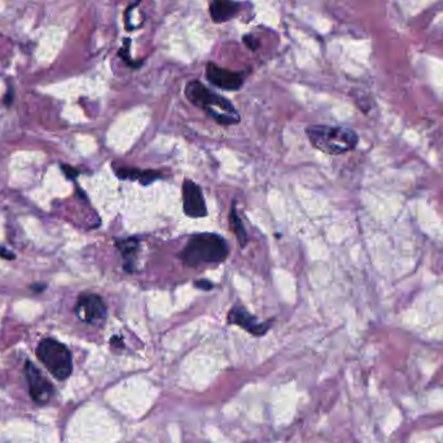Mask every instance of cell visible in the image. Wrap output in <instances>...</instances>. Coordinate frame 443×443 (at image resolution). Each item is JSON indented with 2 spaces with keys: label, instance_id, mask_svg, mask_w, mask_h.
<instances>
[{
  "label": "cell",
  "instance_id": "obj_1",
  "mask_svg": "<svg viewBox=\"0 0 443 443\" xmlns=\"http://www.w3.org/2000/svg\"><path fill=\"white\" fill-rule=\"evenodd\" d=\"M230 254L226 240L217 233H204L190 236V242L180 252V259L190 267L201 264H223Z\"/></svg>",
  "mask_w": 443,
  "mask_h": 443
},
{
  "label": "cell",
  "instance_id": "obj_2",
  "mask_svg": "<svg viewBox=\"0 0 443 443\" xmlns=\"http://www.w3.org/2000/svg\"><path fill=\"white\" fill-rule=\"evenodd\" d=\"M186 96L193 106L202 109L219 125L230 126L240 122V115L231 101L223 96L211 92L199 81H192L186 86Z\"/></svg>",
  "mask_w": 443,
  "mask_h": 443
},
{
  "label": "cell",
  "instance_id": "obj_3",
  "mask_svg": "<svg viewBox=\"0 0 443 443\" xmlns=\"http://www.w3.org/2000/svg\"><path fill=\"white\" fill-rule=\"evenodd\" d=\"M311 146L329 156H341L358 147L359 135L350 127L315 125L306 130Z\"/></svg>",
  "mask_w": 443,
  "mask_h": 443
},
{
  "label": "cell",
  "instance_id": "obj_4",
  "mask_svg": "<svg viewBox=\"0 0 443 443\" xmlns=\"http://www.w3.org/2000/svg\"><path fill=\"white\" fill-rule=\"evenodd\" d=\"M37 357L57 380H66L73 372V358L69 348L53 338H44L39 342Z\"/></svg>",
  "mask_w": 443,
  "mask_h": 443
},
{
  "label": "cell",
  "instance_id": "obj_5",
  "mask_svg": "<svg viewBox=\"0 0 443 443\" xmlns=\"http://www.w3.org/2000/svg\"><path fill=\"white\" fill-rule=\"evenodd\" d=\"M74 311L79 320L88 324L101 323L106 320L108 315V310L103 298L94 293L79 295Z\"/></svg>",
  "mask_w": 443,
  "mask_h": 443
},
{
  "label": "cell",
  "instance_id": "obj_6",
  "mask_svg": "<svg viewBox=\"0 0 443 443\" xmlns=\"http://www.w3.org/2000/svg\"><path fill=\"white\" fill-rule=\"evenodd\" d=\"M25 375L32 401L37 404H46L51 401L55 394L52 384L46 379V376L30 360H28L25 364Z\"/></svg>",
  "mask_w": 443,
  "mask_h": 443
},
{
  "label": "cell",
  "instance_id": "obj_7",
  "mask_svg": "<svg viewBox=\"0 0 443 443\" xmlns=\"http://www.w3.org/2000/svg\"><path fill=\"white\" fill-rule=\"evenodd\" d=\"M227 320L230 324L243 328L244 331L257 337L264 336L271 328V322H261L258 317H254L242 306L233 307L227 315Z\"/></svg>",
  "mask_w": 443,
  "mask_h": 443
},
{
  "label": "cell",
  "instance_id": "obj_8",
  "mask_svg": "<svg viewBox=\"0 0 443 443\" xmlns=\"http://www.w3.org/2000/svg\"><path fill=\"white\" fill-rule=\"evenodd\" d=\"M183 209L190 218H204L208 215L202 190L193 180L183 181Z\"/></svg>",
  "mask_w": 443,
  "mask_h": 443
},
{
  "label": "cell",
  "instance_id": "obj_9",
  "mask_svg": "<svg viewBox=\"0 0 443 443\" xmlns=\"http://www.w3.org/2000/svg\"><path fill=\"white\" fill-rule=\"evenodd\" d=\"M206 78L213 85L227 91H237L244 83L243 74L223 69L213 63L206 66Z\"/></svg>",
  "mask_w": 443,
  "mask_h": 443
},
{
  "label": "cell",
  "instance_id": "obj_10",
  "mask_svg": "<svg viewBox=\"0 0 443 443\" xmlns=\"http://www.w3.org/2000/svg\"><path fill=\"white\" fill-rule=\"evenodd\" d=\"M240 10L239 3L233 0H213L210 4L211 19L215 22H227Z\"/></svg>",
  "mask_w": 443,
  "mask_h": 443
},
{
  "label": "cell",
  "instance_id": "obj_11",
  "mask_svg": "<svg viewBox=\"0 0 443 443\" xmlns=\"http://www.w3.org/2000/svg\"><path fill=\"white\" fill-rule=\"evenodd\" d=\"M116 175L119 179L137 180L143 186H149L159 179L162 175L156 170H140L132 168H119L117 169Z\"/></svg>",
  "mask_w": 443,
  "mask_h": 443
},
{
  "label": "cell",
  "instance_id": "obj_12",
  "mask_svg": "<svg viewBox=\"0 0 443 443\" xmlns=\"http://www.w3.org/2000/svg\"><path fill=\"white\" fill-rule=\"evenodd\" d=\"M116 246L125 259V270L127 273H134V262L137 259L139 242L134 237L118 239L116 240Z\"/></svg>",
  "mask_w": 443,
  "mask_h": 443
},
{
  "label": "cell",
  "instance_id": "obj_13",
  "mask_svg": "<svg viewBox=\"0 0 443 443\" xmlns=\"http://www.w3.org/2000/svg\"><path fill=\"white\" fill-rule=\"evenodd\" d=\"M230 226H231V230H233V233L236 235L240 246L244 248V246L248 244V233L245 231L243 222H242L240 217H239L237 213H236V205H235V202L233 204L231 213H230Z\"/></svg>",
  "mask_w": 443,
  "mask_h": 443
},
{
  "label": "cell",
  "instance_id": "obj_14",
  "mask_svg": "<svg viewBox=\"0 0 443 443\" xmlns=\"http://www.w3.org/2000/svg\"><path fill=\"white\" fill-rule=\"evenodd\" d=\"M128 46H130V39H125V47H122L119 50V57L125 60V63L131 66V68H139L141 63H134V60L130 57V50H128Z\"/></svg>",
  "mask_w": 443,
  "mask_h": 443
},
{
  "label": "cell",
  "instance_id": "obj_15",
  "mask_svg": "<svg viewBox=\"0 0 443 443\" xmlns=\"http://www.w3.org/2000/svg\"><path fill=\"white\" fill-rule=\"evenodd\" d=\"M243 41L245 43V46L252 51H255L259 47L258 39L254 38L253 35H244Z\"/></svg>",
  "mask_w": 443,
  "mask_h": 443
},
{
  "label": "cell",
  "instance_id": "obj_16",
  "mask_svg": "<svg viewBox=\"0 0 443 443\" xmlns=\"http://www.w3.org/2000/svg\"><path fill=\"white\" fill-rule=\"evenodd\" d=\"M61 170H63V174L66 175V178L70 180L75 179V178L81 174L79 170L74 169V168L69 166V165H61Z\"/></svg>",
  "mask_w": 443,
  "mask_h": 443
},
{
  "label": "cell",
  "instance_id": "obj_17",
  "mask_svg": "<svg viewBox=\"0 0 443 443\" xmlns=\"http://www.w3.org/2000/svg\"><path fill=\"white\" fill-rule=\"evenodd\" d=\"M195 285H196L197 288H200V289H204V291H210L211 288H213V284H211L210 282H206V280L196 282Z\"/></svg>",
  "mask_w": 443,
  "mask_h": 443
},
{
  "label": "cell",
  "instance_id": "obj_18",
  "mask_svg": "<svg viewBox=\"0 0 443 443\" xmlns=\"http://www.w3.org/2000/svg\"><path fill=\"white\" fill-rule=\"evenodd\" d=\"M47 288V285L46 284H32V292H35V293H41V292H43L44 289Z\"/></svg>",
  "mask_w": 443,
  "mask_h": 443
},
{
  "label": "cell",
  "instance_id": "obj_19",
  "mask_svg": "<svg viewBox=\"0 0 443 443\" xmlns=\"http://www.w3.org/2000/svg\"><path fill=\"white\" fill-rule=\"evenodd\" d=\"M12 100H13V92H12V90H8V92H7V95H6V99H4L6 106H11Z\"/></svg>",
  "mask_w": 443,
  "mask_h": 443
}]
</instances>
